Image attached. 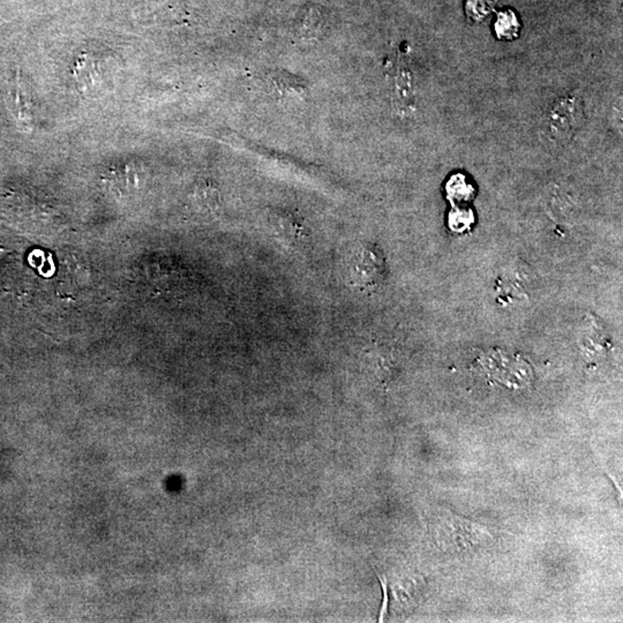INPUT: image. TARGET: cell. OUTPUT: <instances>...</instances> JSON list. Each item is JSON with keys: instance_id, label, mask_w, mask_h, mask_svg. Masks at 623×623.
Segmentation results:
<instances>
[{"instance_id": "5", "label": "cell", "mask_w": 623, "mask_h": 623, "mask_svg": "<svg viewBox=\"0 0 623 623\" xmlns=\"http://www.w3.org/2000/svg\"><path fill=\"white\" fill-rule=\"evenodd\" d=\"M326 17L321 10L317 7H310L301 19L299 33L305 38H319L326 29Z\"/></svg>"}, {"instance_id": "3", "label": "cell", "mask_w": 623, "mask_h": 623, "mask_svg": "<svg viewBox=\"0 0 623 623\" xmlns=\"http://www.w3.org/2000/svg\"><path fill=\"white\" fill-rule=\"evenodd\" d=\"M271 220L278 234L289 243H303L308 237L305 225L290 213H275Z\"/></svg>"}, {"instance_id": "10", "label": "cell", "mask_w": 623, "mask_h": 623, "mask_svg": "<svg viewBox=\"0 0 623 623\" xmlns=\"http://www.w3.org/2000/svg\"><path fill=\"white\" fill-rule=\"evenodd\" d=\"M497 0H467V13L474 21L483 20L494 10Z\"/></svg>"}, {"instance_id": "6", "label": "cell", "mask_w": 623, "mask_h": 623, "mask_svg": "<svg viewBox=\"0 0 623 623\" xmlns=\"http://www.w3.org/2000/svg\"><path fill=\"white\" fill-rule=\"evenodd\" d=\"M193 197L201 209H206L210 213L220 209V193L210 183H199L194 190Z\"/></svg>"}, {"instance_id": "11", "label": "cell", "mask_w": 623, "mask_h": 623, "mask_svg": "<svg viewBox=\"0 0 623 623\" xmlns=\"http://www.w3.org/2000/svg\"><path fill=\"white\" fill-rule=\"evenodd\" d=\"M472 223V213L467 210L460 209L450 215V225L455 230H464Z\"/></svg>"}, {"instance_id": "1", "label": "cell", "mask_w": 623, "mask_h": 623, "mask_svg": "<svg viewBox=\"0 0 623 623\" xmlns=\"http://www.w3.org/2000/svg\"><path fill=\"white\" fill-rule=\"evenodd\" d=\"M433 536L441 550L449 552H465L479 548L490 543L492 536L481 525L441 511L432 525Z\"/></svg>"}, {"instance_id": "9", "label": "cell", "mask_w": 623, "mask_h": 623, "mask_svg": "<svg viewBox=\"0 0 623 623\" xmlns=\"http://www.w3.org/2000/svg\"><path fill=\"white\" fill-rule=\"evenodd\" d=\"M446 188H448L449 197L453 201H458V202L467 201L474 197V188L470 183H467L464 176H460V174H456L451 177Z\"/></svg>"}, {"instance_id": "12", "label": "cell", "mask_w": 623, "mask_h": 623, "mask_svg": "<svg viewBox=\"0 0 623 623\" xmlns=\"http://www.w3.org/2000/svg\"><path fill=\"white\" fill-rule=\"evenodd\" d=\"M77 70H84V74L77 75V81H80V84H90L95 79L96 73L93 72V61L89 59L80 60V63H77Z\"/></svg>"}, {"instance_id": "2", "label": "cell", "mask_w": 623, "mask_h": 623, "mask_svg": "<svg viewBox=\"0 0 623 623\" xmlns=\"http://www.w3.org/2000/svg\"><path fill=\"white\" fill-rule=\"evenodd\" d=\"M386 273V257L377 245L363 243L352 250L347 262V277L356 290H373L384 282Z\"/></svg>"}, {"instance_id": "7", "label": "cell", "mask_w": 623, "mask_h": 623, "mask_svg": "<svg viewBox=\"0 0 623 623\" xmlns=\"http://www.w3.org/2000/svg\"><path fill=\"white\" fill-rule=\"evenodd\" d=\"M520 21L513 10L500 12L495 22V33L500 40H515L520 33Z\"/></svg>"}, {"instance_id": "4", "label": "cell", "mask_w": 623, "mask_h": 623, "mask_svg": "<svg viewBox=\"0 0 623 623\" xmlns=\"http://www.w3.org/2000/svg\"><path fill=\"white\" fill-rule=\"evenodd\" d=\"M273 87L276 89L277 95L283 98H299L303 100L306 93V87L301 81L285 73H273L271 77Z\"/></svg>"}, {"instance_id": "8", "label": "cell", "mask_w": 623, "mask_h": 623, "mask_svg": "<svg viewBox=\"0 0 623 623\" xmlns=\"http://www.w3.org/2000/svg\"><path fill=\"white\" fill-rule=\"evenodd\" d=\"M578 109L573 105L571 100H564V103L557 107V110L553 114V125L552 127L555 128L557 132H571L573 130V126L577 123V117L573 116L576 114Z\"/></svg>"}]
</instances>
